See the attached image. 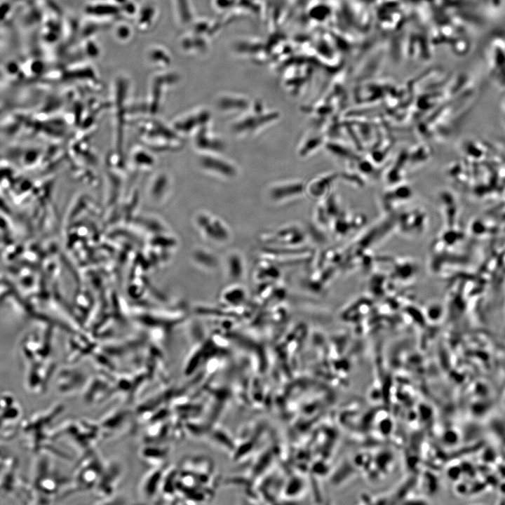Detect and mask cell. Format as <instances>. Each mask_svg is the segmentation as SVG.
Returning a JSON list of instances; mask_svg holds the SVG:
<instances>
[{"label": "cell", "mask_w": 505, "mask_h": 505, "mask_svg": "<svg viewBox=\"0 0 505 505\" xmlns=\"http://www.w3.org/2000/svg\"><path fill=\"white\" fill-rule=\"evenodd\" d=\"M281 112L260 100H253L248 110L236 116L231 123V133L238 138L253 137L276 123Z\"/></svg>", "instance_id": "obj_1"}, {"label": "cell", "mask_w": 505, "mask_h": 505, "mask_svg": "<svg viewBox=\"0 0 505 505\" xmlns=\"http://www.w3.org/2000/svg\"><path fill=\"white\" fill-rule=\"evenodd\" d=\"M198 162L199 168L204 173L220 180H234L240 173L237 164L222 153L200 152Z\"/></svg>", "instance_id": "obj_2"}, {"label": "cell", "mask_w": 505, "mask_h": 505, "mask_svg": "<svg viewBox=\"0 0 505 505\" xmlns=\"http://www.w3.org/2000/svg\"><path fill=\"white\" fill-rule=\"evenodd\" d=\"M306 194V184L299 179H286L271 183L267 189L269 200L276 204H284L297 200Z\"/></svg>", "instance_id": "obj_3"}, {"label": "cell", "mask_w": 505, "mask_h": 505, "mask_svg": "<svg viewBox=\"0 0 505 505\" xmlns=\"http://www.w3.org/2000/svg\"><path fill=\"white\" fill-rule=\"evenodd\" d=\"M253 100L245 95L223 93L216 97L215 105L220 113L236 117L248 110Z\"/></svg>", "instance_id": "obj_4"}, {"label": "cell", "mask_w": 505, "mask_h": 505, "mask_svg": "<svg viewBox=\"0 0 505 505\" xmlns=\"http://www.w3.org/2000/svg\"><path fill=\"white\" fill-rule=\"evenodd\" d=\"M211 123L202 126L194 133V144L198 153H222L226 149L224 140L213 129Z\"/></svg>", "instance_id": "obj_5"}, {"label": "cell", "mask_w": 505, "mask_h": 505, "mask_svg": "<svg viewBox=\"0 0 505 505\" xmlns=\"http://www.w3.org/2000/svg\"><path fill=\"white\" fill-rule=\"evenodd\" d=\"M212 123L211 111L205 107H198L181 118L180 130L193 134L202 126Z\"/></svg>", "instance_id": "obj_6"}, {"label": "cell", "mask_w": 505, "mask_h": 505, "mask_svg": "<svg viewBox=\"0 0 505 505\" xmlns=\"http://www.w3.org/2000/svg\"><path fill=\"white\" fill-rule=\"evenodd\" d=\"M147 61L153 65L166 66L170 62L169 52L163 46L157 45L151 46L147 53Z\"/></svg>", "instance_id": "obj_7"}, {"label": "cell", "mask_w": 505, "mask_h": 505, "mask_svg": "<svg viewBox=\"0 0 505 505\" xmlns=\"http://www.w3.org/2000/svg\"><path fill=\"white\" fill-rule=\"evenodd\" d=\"M114 36L121 41H128L131 36L130 27L125 24L117 25L114 29Z\"/></svg>", "instance_id": "obj_8"}]
</instances>
